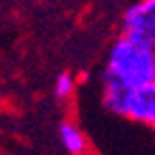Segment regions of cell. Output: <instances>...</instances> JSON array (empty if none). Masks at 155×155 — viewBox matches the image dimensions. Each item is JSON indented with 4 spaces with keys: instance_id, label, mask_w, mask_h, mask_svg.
Segmentation results:
<instances>
[{
    "instance_id": "cell-1",
    "label": "cell",
    "mask_w": 155,
    "mask_h": 155,
    "mask_svg": "<svg viewBox=\"0 0 155 155\" xmlns=\"http://www.w3.org/2000/svg\"><path fill=\"white\" fill-rule=\"evenodd\" d=\"M155 80V45L121 35L110 50L104 88H136Z\"/></svg>"
},
{
    "instance_id": "cell-2",
    "label": "cell",
    "mask_w": 155,
    "mask_h": 155,
    "mask_svg": "<svg viewBox=\"0 0 155 155\" xmlns=\"http://www.w3.org/2000/svg\"><path fill=\"white\" fill-rule=\"evenodd\" d=\"M104 106L125 119L155 125V80L136 88H104Z\"/></svg>"
},
{
    "instance_id": "cell-3",
    "label": "cell",
    "mask_w": 155,
    "mask_h": 155,
    "mask_svg": "<svg viewBox=\"0 0 155 155\" xmlns=\"http://www.w3.org/2000/svg\"><path fill=\"white\" fill-rule=\"evenodd\" d=\"M123 35L155 45V0H140L125 11Z\"/></svg>"
},
{
    "instance_id": "cell-4",
    "label": "cell",
    "mask_w": 155,
    "mask_h": 155,
    "mask_svg": "<svg viewBox=\"0 0 155 155\" xmlns=\"http://www.w3.org/2000/svg\"><path fill=\"white\" fill-rule=\"evenodd\" d=\"M58 136H61L63 147H65L71 155H80V153H84V149H86V140H84L82 131L78 129L75 125H71V123H63L61 127H58Z\"/></svg>"
},
{
    "instance_id": "cell-5",
    "label": "cell",
    "mask_w": 155,
    "mask_h": 155,
    "mask_svg": "<svg viewBox=\"0 0 155 155\" xmlns=\"http://www.w3.org/2000/svg\"><path fill=\"white\" fill-rule=\"evenodd\" d=\"M73 91V78L69 73H61L56 78V84H54V93L58 99H65V97H69Z\"/></svg>"
}]
</instances>
